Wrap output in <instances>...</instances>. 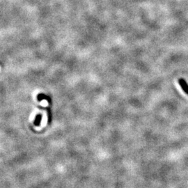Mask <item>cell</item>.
Returning a JSON list of instances; mask_svg holds the SVG:
<instances>
[{
  "instance_id": "1",
  "label": "cell",
  "mask_w": 188,
  "mask_h": 188,
  "mask_svg": "<svg viewBox=\"0 0 188 188\" xmlns=\"http://www.w3.org/2000/svg\"><path fill=\"white\" fill-rule=\"evenodd\" d=\"M178 83L179 84H180L181 89H183V91H184L187 95H188V84L186 82V81H185L184 79L180 78L178 80Z\"/></svg>"
}]
</instances>
